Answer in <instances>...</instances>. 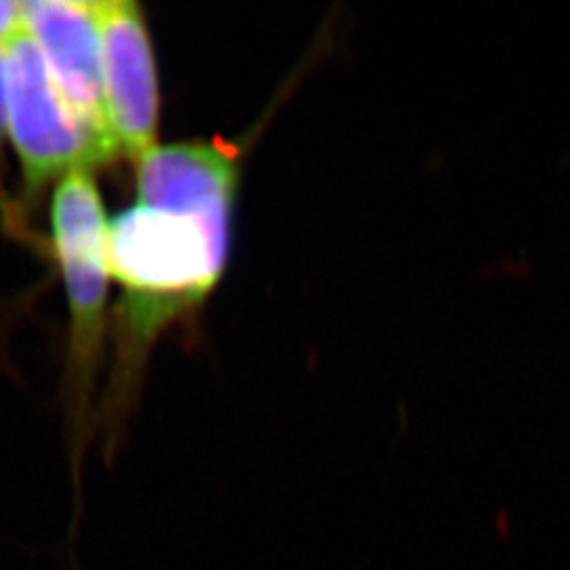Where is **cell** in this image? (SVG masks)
Masks as SVG:
<instances>
[{
	"label": "cell",
	"mask_w": 570,
	"mask_h": 570,
	"mask_svg": "<svg viewBox=\"0 0 570 570\" xmlns=\"http://www.w3.org/2000/svg\"><path fill=\"white\" fill-rule=\"evenodd\" d=\"M239 140L157 146L138 161L136 202L108 223L110 275L121 284L122 362L205 305L225 275L245 157L268 115ZM127 370V372H129Z\"/></svg>",
	"instance_id": "cell-1"
},
{
	"label": "cell",
	"mask_w": 570,
	"mask_h": 570,
	"mask_svg": "<svg viewBox=\"0 0 570 570\" xmlns=\"http://www.w3.org/2000/svg\"><path fill=\"white\" fill-rule=\"evenodd\" d=\"M7 134L18 150L30 193L79 169H94L117 157L68 104L39 47L26 28L7 45Z\"/></svg>",
	"instance_id": "cell-2"
},
{
	"label": "cell",
	"mask_w": 570,
	"mask_h": 570,
	"mask_svg": "<svg viewBox=\"0 0 570 570\" xmlns=\"http://www.w3.org/2000/svg\"><path fill=\"white\" fill-rule=\"evenodd\" d=\"M53 247L70 308V355L82 385L91 376L108 298V220L96 178L89 169L63 176L51 204Z\"/></svg>",
	"instance_id": "cell-3"
},
{
	"label": "cell",
	"mask_w": 570,
	"mask_h": 570,
	"mask_svg": "<svg viewBox=\"0 0 570 570\" xmlns=\"http://www.w3.org/2000/svg\"><path fill=\"white\" fill-rule=\"evenodd\" d=\"M102 39L104 104L117 155L136 164L157 148L159 75L142 9L131 0H96Z\"/></svg>",
	"instance_id": "cell-4"
},
{
	"label": "cell",
	"mask_w": 570,
	"mask_h": 570,
	"mask_svg": "<svg viewBox=\"0 0 570 570\" xmlns=\"http://www.w3.org/2000/svg\"><path fill=\"white\" fill-rule=\"evenodd\" d=\"M21 13L28 37L39 47L68 104L115 148L106 121L102 39L94 2L32 0L21 2Z\"/></svg>",
	"instance_id": "cell-5"
},
{
	"label": "cell",
	"mask_w": 570,
	"mask_h": 570,
	"mask_svg": "<svg viewBox=\"0 0 570 570\" xmlns=\"http://www.w3.org/2000/svg\"><path fill=\"white\" fill-rule=\"evenodd\" d=\"M23 30L21 2L0 0V47H7Z\"/></svg>",
	"instance_id": "cell-6"
},
{
	"label": "cell",
	"mask_w": 570,
	"mask_h": 570,
	"mask_svg": "<svg viewBox=\"0 0 570 570\" xmlns=\"http://www.w3.org/2000/svg\"><path fill=\"white\" fill-rule=\"evenodd\" d=\"M7 102H9V82H7V47H0V142L7 134Z\"/></svg>",
	"instance_id": "cell-7"
}]
</instances>
